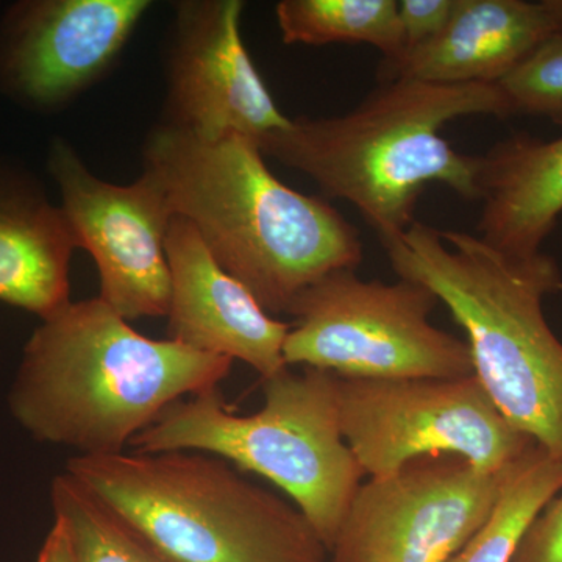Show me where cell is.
Listing matches in <instances>:
<instances>
[{
    "label": "cell",
    "instance_id": "cell-1",
    "mask_svg": "<svg viewBox=\"0 0 562 562\" xmlns=\"http://www.w3.org/2000/svg\"><path fill=\"white\" fill-rule=\"evenodd\" d=\"M144 173L268 314L364 258L358 228L327 199L277 179L246 136L203 139L161 124L144 146Z\"/></svg>",
    "mask_w": 562,
    "mask_h": 562
},
{
    "label": "cell",
    "instance_id": "cell-2",
    "mask_svg": "<svg viewBox=\"0 0 562 562\" xmlns=\"http://www.w3.org/2000/svg\"><path fill=\"white\" fill-rule=\"evenodd\" d=\"M232 364L140 335L99 297L70 302L25 346L10 409L41 442L79 457L124 453L173 403L216 391Z\"/></svg>",
    "mask_w": 562,
    "mask_h": 562
},
{
    "label": "cell",
    "instance_id": "cell-3",
    "mask_svg": "<svg viewBox=\"0 0 562 562\" xmlns=\"http://www.w3.org/2000/svg\"><path fill=\"white\" fill-rule=\"evenodd\" d=\"M473 114L506 120L513 110L494 83L397 79L342 116L295 117L258 146L308 176L325 199L350 202L383 244L416 222L427 184L480 201L482 155L461 154L441 135L443 125Z\"/></svg>",
    "mask_w": 562,
    "mask_h": 562
},
{
    "label": "cell",
    "instance_id": "cell-4",
    "mask_svg": "<svg viewBox=\"0 0 562 562\" xmlns=\"http://www.w3.org/2000/svg\"><path fill=\"white\" fill-rule=\"evenodd\" d=\"M383 247L394 272L430 290L465 331L473 375L498 412L562 462V342L543 316L547 295L562 291L558 262L417 221Z\"/></svg>",
    "mask_w": 562,
    "mask_h": 562
},
{
    "label": "cell",
    "instance_id": "cell-5",
    "mask_svg": "<svg viewBox=\"0 0 562 562\" xmlns=\"http://www.w3.org/2000/svg\"><path fill=\"white\" fill-rule=\"evenodd\" d=\"M66 473L169 562H330L295 506L214 454H77Z\"/></svg>",
    "mask_w": 562,
    "mask_h": 562
},
{
    "label": "cell",
    "instance_id": "cell-6",
    "mask_svg": "<svg viewBox=\"0 0 562 562\" xmlns=\"http://www.w3.org/2000/svg\"><path fill=\"white\" fill-rule=\"evenodd\" d=\"M265 405L238 416L220 391L169 406L131 446L135 452H203L258 473L290 495L330 553L366 473L344 439L336 375L290 368L261 379Z\"/></svg>",
    "mask_w": 562,
    "mask_h": 562
},
{
    "label": "cell",
    "instance_id": "cell-7",
    "mask_svg": "<svg viewBox=\"0 0 562 562\" xmlns=\"http://www.w3.org/2000/svg\"><path fill=\"white\" fill-rule=\"evenodd\" d=\"M438 303L414 281L362 280L353 269L328 273L288 310L295 322L284 339V364L341 379L471 376L468 342L430 322Z\"/></svg>",
    "mask_w": 562,
    "mask_h": 562
},
{
    "label": "cell",
    "instance_id": "cell-8",
    "mask_svg": "<svg viewBox=\"0 0 562 562\" xmlns=\"http://www.w3.org/2000/svg\"><path fill=\"white\" fill-rule=\"evenodd\" d=\"M336 398L344 439L371 479L428 454H457L484 472H506L538 446L506 420L475 375L336 376Z\"/></svg>",
    "mask_w": 562,
    "mask_h": 562
},
{
    "label": "cell",
    "instance_id": "cell-9",
    "mask_svg": "<svg viewBox=\"0 0 562 562\" xmlns=\"http://www.w3.org/2000/svg\"><path fill=\"white\" fill-rule=\"evenodd\" d=\"M514 468L484 472L457 454H428L362 483L330 562H449L490 519Z\"/></svg>",
    "mask_w": 562,
    "mask_h": 562
},
{
    "label": "cell",
    "instance_id": "cell-10",
    "mask_svg": "<svg viewBox=\"0 0 562 562\" xmlns=\"http://www.w3.org/2000/svg\"><path fill=\"white\" fill-rule=\"evenodd\" d=\"M49 171L77 247L98 266L99 299L128 322L166 316V233L173 214L158 184L144 172L125 187L98 179L65 140L52 146Z\"/></svg>",
    "mask_w": 562,
    "mask_h": 562
},
{
    "label": "cell",
    "instance_id": "cell-11",
    "mask_svg": "<svg viewBox=\"0 0 562 562\" xmlns=\"http://www.w3.org/2000/svg\"><path fill=\"white\" fill-rule=\"evenodd\" d=\"M241 0L176 5L168 61V121L203 139L260 143L290 124L273 102L241 36Z\"/></svg>",
    "mask_w": 562,
    "mask_h": 562
},
{
    "label": "cell",
    "instance_id": "cell-12",
    "mask_svg": "<svg viewBox=\"0 0 562 562\" xmlns=\"http://www.w3.org/2000/svg\"><path fill=\"white\" fill-rule=\"evenodd\" d=\"M149 9L147 0L24 3L3 44V79L32 105H63L111 68Z\"/></svg>",
    "mask_w": 562,
    "mask_h": 562
},
{
    "label": "cell",
    "instance_id": "cell-13",
    "mask_svg": "<svg viewBox=\"0 0 562 562\" xmlns=\"http://www.w3.org/2000/svg\"><path fill=\"white\" fill-rule=\"evenodd\" d=\"M166 255L171 271L169 339L246 362L261 379L288 368L283 344L291 325L273 319L241 281L222 268L191 222L172 217Z\"/></svg>",
    "mask_w": 562,
    "mask_h": 562
},
{
    "label": "cell",
    "instance_id": "cell-14",
    "mask_svg": "<svg viewBox=\"0 0 562 562\" xmlns=\"http://www.w3.org/2000/svg\"><path fill=\"white\" fill-rule=\"evenodd\" d=\"M558 35L562 0H457L446 31L382 61L379 80L495 85Z\"/></svg>",
    "mask_w": 562,
    "mask_h": 562
},
{
    "label": "cell",
    "instance_id": "cell-15",
    "mask_svg": "<svg viewBox=\"0 0 562 562\" xmlns=\"http://www.w3.org/2000/svg\"><path fill=\"white\" fill-rule=\"evenodd\" d=\"M479 238L514 258L541 254L562 214V136H509L482 155Z\"/></svg>",
    "mask_w": 562,
    "mask_h": 562
},
{
    "label": "cell",
    "instance_id": "cell-16",
    "mask_svg": "<svg viewBox=\"0 0 562 562\" xmlns=\"http://www.w3.org/2000/svg\"><path fill=\"white\" fill-rule=\"evenodd\" d=\"M77 243L61 206L29 184L0 176V302L54 316L69 305V261Z\"/></svg>",
    "mask_w": 562,
    "mask_h": 562
},
{
    "label": "cell",
    "instance_id": "cell-17",
    "mask_svg": "<svg viewBox=\"0 0 562 562\" xmlns=\"http://www.w3.org/2000/svg\"><path fill=\"white\" fill-rule=\"evenodd\" d=\"M276 16L286 44H368L383 61L405 50L397 0H281Z\"/></svg>",
    "mask_w": 562,
    "mask_h": 562
},
{
    "label": "cell",
    "instance_id": "cell-18",
    "mask_svg": "<svg viewBox=\"0 0 562 562\" xmlns=\"http://www.w3.org/2000/svg\"><path fill=\"white\" fill-rule=\"evenodd\" d=\"M562 490V462L536 446L503 486L490 519L449 562H512L524 532Z\"/></svg>",
    "mask_w": 562,
    "mask_h": 562
},
{
    "label": "cell",
    "instance_id": "cell-19",
    "mask_svg": "<svg viewBox=\"0 0 562 562\" xmlns=\"http://www.w3.org/2000/svg\"><path fill=\"white\" fill-rule=\"evenodd\" d=\"M50 501L72 562H169L68 473L52 482Z\"/></svg>",
    "mask_w": 562,
    "mask_h": 562
},
{
    "label": "cell",
    "instance_id": "cell-20",
    "mask_svg": "<svg viewBox=\"0 0 562 562\" xmlns=\"http://www.w3.org/2000/svg\"><path fill=\"white\" fill-rule=\"evenodd\" d=\"M516 114L549 117L562 124V35L543 43L498 81Z\"/></svg>",
    "mask_w": 562,
    "mask_h": 562
},
{
    "label": "cell",
    "instance_id": "cell-21",
    "mask_svg": "<svg viewBox=\"0 0 562 562\" xmlns=\"http://www.w3.org/2000/svg\"><path fill=\"white\" fill-rule=\"evenodd\" d=\"M512 562H562V490L532 519Z\"/></svg>",
    "mask_w": 562,
    "mask_h": 562
},
{
    "label": "cell",
    "instance_id": "cell-22",
    "mask_svg": "<svg viewBox=\"0 0 562 562\" xmlns=\"http://www.w3.org/2000/svg\"><path fill=\"white\" fill-rule=\"evenodd\" d=\"M457 0H401L397 2L398 21L406 50L441 35L452 20Z\"/></svg>",
    "mask_w": 562,
    "mask_h": 562
},
{
    "label": "cell",
    "instance_id": "cell-23",
    "mask_svg": "<svg viewBox=\"0 0 562 562\" xmlns=\"http://www.w3.org/2000/svg\"><path fill=\"white\" fill-rule=\"evenodd\" d=\"M36 562H72L68 531H66L65 524L57 517L44 539Z\"/></svg>",
    "mask_w": 562,
    "mask_h": 562
}]
</instances>
